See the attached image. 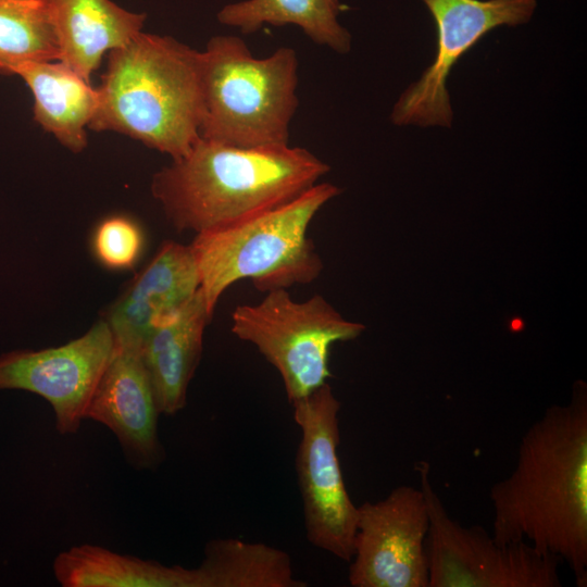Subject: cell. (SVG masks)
<instances>
[{
  "label": "cell",
  "instance_id": "obj_1",
  "mask_svg": "<svg viewBox=\"0 0 587 587\" xmlns=\"http://www.w3.org/2000/svg\"><path fill=\"white\" fill-rule=\"evenodd\" d=\"M492 537L559 558L587 586V390L552 405L524 433L514 470L489 490Z\"/></svg>",
  "mask_w": 587,
  "mask_h": 587
},
{
  "label": "cell",
  "instance_id": "obj_20",
  "mask_svg": "<svg viewBox=\"0 0 587 587\" xmlns=\"http://www.w3.org/2000/svg\"><path fill=\"white\" fill-rule=\"evenodd\" d=\"M59 60L50 0H0V74L26 63Z\"/></svg>",
  "mask_w": 587,
  "mask_h": 587
},
{
  "label": "cell",
  "instance_id": "obj_2",
  "mask_svg": "<svg viewBox=\"0 0 587 587\" xmlns=\"http://www.w3.org/2000/svg\"><path fill=\"white\" fill-rule=\"evenodd\" d=\"M328 172L305 148H247L200 137L152 176L151 192L174 228L199 234L288 202Z\"/></svg>",
  "mask_w": 587,
  "mask_h": 587
},
{
  "label": "cell",
  "instance_id": "obj_3",
  "mask_svg": "<svg viewBox=\"0 0 587 587\" xmlns=\"http://www.w3.org/2000/svg\"><path fill=\"white\" fill-rule=\"evenodd\" d=\"M108 54L89 128L129 136L172 160L188 152L204 114L202 51L142 30Z\"/></svg>",
  "mask_w": 587,
  "mask_h": 587
},
{
  "label": "cell",
  "instance_id": "obj_19",
  "mask_svg": "<svg viewBox=\"0 0 587 587\" xmlns=\"http://www.w3.org/2000/svg\"><path fill=\"white\" fill-rule=\"evenodd\" d=\"M201 569L208 587H304L289 554L263 542L217 538L207 542Z\"/></svg>",
  "mask_w": 587,
  "mask_h": 587
},
{
  "label": "cell",
  "instance_id": "obj_5",
  "mask_svg": "<svg viewBox=\"0 0 587 587\" xmlns=\"http://www.w3.org/2000/svg\"><path fill=\"white\" fill-rule=\"evenodd\" d=\"M202 55L201 138L247 148L288 146L299 105L296 50L279 47L255 58L240 37L221 35Z\"/></svg>",
  "mask_w": 587,
  "mask_h": 587
},
{
  "label": "cell",
  "instance_id": "obj_7",
  "mask_svg": "<svg viewBox=\"0 0 587 587\" xmlns=\"http://www.w3.org/2000/svg\"><path fill=\"white\" fill-rule=\"evenodd\" d=\"M426 499L429 526L425 542L428 587H561L553 555L526 541L499 544L482 526L453 520L430 482L427 461L415 464Z\"/></svg>",
  "mask_w": 587,
  "mask_h": 587
},
{
  "label": "cell",
  "instance_id": "obj_8",
  "mask_svg": "<svg viewBox=\"0 0 587 587\" xmlns=\"http://www.w3.org/2000/svg\"><path fill=\"white\" fill-rule=\"evenodd\" d=\"M291 404L301 433L295 465L308 541L350 562L358 505L347 490L338 458L340 402L326 383Z\"/></svg>",
  "mask_w": 587,
  "mask_h": 587
},
{
  "label": "cell",
  "instance_id": "obj_11",
  "mask_svg": "<svg viewBox=\"0 0 587 587\" xmlns=\"http://www.w3.org/2000/svg\"><path fill=\"white\" fill-rule=\"evenodd\" d=\"M113 349V334L101 319L65 345L3 353L0 390L20 389L42 397L52 407L57 430L76 434Z\"/></svg>",
  "mask_w": 587,
  "mask_h": 587
},
{
  "label": "cell",
  "instance_id": "obj_9",
  "mask_svg": "<svg viewBox=\"0 0 587 587\" xmlns=\"http://www.w3.org/2000/svg\"><path fill=\"white\" fill-rule=\"evenodd\" d=\"M437 28L434 62L411 84L394 105L397 126L451 127L453 111L446 87L458 60L486 34L499 26L527 23L536 0H421Z\"/></svg>",
  "mask_w": 587,
  "mask_h": 587
},
{
  "label": "cell",
  "instance_id": "obj_6",
  "mask_svg": "<svg viewBox=\"0 0 587 587\" xmlns=\"http://www.w3.org/2000/svg\"><path fill=\"white\" fill-rule=\"evenodd\" d=\"M363 329L321 295L296 301L287 289L266 291L259 303L238 305L232 314L233 334L252 344L277 370L290 403L327 383L332 346L357 338Z\"/></svg>",
  "mask_w": 587,
  "mask_h": 587
},
{
  "label": "cell",
  "instance_id": "obj_16",
  "mask_svg": "<svg viewBox=\"0 0 587 587\" xmlns=\"http://www.w3.org/2000/svg\"><path fill=\"white\" fill-rule=\"evenodd\" d=\"M15 75L33 95L34 120L71 151H83L99 105L98 89L59 60L26 63Z\"/></svg>",
  "mask_w": 587,
  "mask_h": 587
},
{
  "label": "cell",
  "instance_id": "obj_18",
  "mask_svg": "<svg viewBox=\"0 0 587 587\" xmlns=\"http://www.w3.org/2000/svg\"><path fill=\"white\" fill-rule=\"evenodd\" d=\"M342 10L339 0H245L223 7L217 20L242 34L254 33L264 24L297 25L315 43L347 53L351 36L338 21Z\"/></svg>",
  "mask_w": 587,
  "mask_h": 587
},
{
  "label": "cell",
  "instance_id": "obj_13",
  "mask_svg": "<svg viewBox=\"0 0 587 587\" xmlns=\"http://www.w3.org/2000/svg\"><path fill=\"white\" fill-rule=\"evenodd\" d=\"M200 287L190 246L164 242L107 311L114 345L141 351L152 329L176 313Z\"/></svg>",
  "mask_w": 587,
  "mask_h": 587
},
{
  "label": "cell",
  "instance_id": "obj_4",
  "mask_svg": "<svg viewBox=\"0 0 587 587\" xmlns=\"http://www.w3.org/2000/svg\"><path fill=\"white\" fill-rule=\"evenodd\" d=\"M340 191L330 183H317L280 205L196 234L189 246L210 312L214 313L223 292L240 279H251L265 292L314 280L323 265L307 230L316 213Z\"/></svg>",
  "mask_w": 587,
  "mask_h": 587
},
{
  "label": "cell",
  "instance_id": "obj_21",
  "mask_svg": "<svg viewBox=\"0 0 587 587\" xmlns=\"http://www.w3.org/2000/svg\"><path fill=\"white\" fill-rule=\"evenodd\" d=\"M142 234L139 226L125 216H111L100 223L93 236V251L110 268H129L137 261Z\"/></svg>",
  "mask_w": 587,
  "mask_h": 587
},
{
  "label": "cell",
  "instance_id": "obj_14",
  "mask_svg": "<svg viewBox=\"0 0 587 587\" xmlns=\"http://www.w3.org/2000/svg\"><path fill=\"white\" fill-rule=\"evenodd\" d=\"M212 315L199 287L145 340L141 358L160 413L173 415L185 408L188 386L201 357L204 329Z\"/></svg>",
  "mask_w": 587,
  "mask_h": 587
},
{
  "label": "cell",
  "instance_id": "obj_10",
  "mask_svg": "<svg viewBox=\"0 0 587 587\" xmlns=\"http://www.w3.org/2000/svg\"><path fill=\"white\" fill-rule=\"evenodd\" d=\"M428 526L421 487L400 485L379 501L358 505L350 586L428 587Z\"/></svg>",
  "mask_w": 587,
  "mask_h": 587
},
{
  "label": "cell",
  "instance_id": "obj_12",
  "mask_svg": "<svg viewBox=\"0 0 587 587\" xmlns=\"http://www.w3.org/2000/svg\"><path fill=\"white\" fill-rule=\"evenodd\" d=\"M160 414L141 351L114 345L85 419L107 426L136 470H155L165 451L158 435Z\"/></svg>",
  "mask_w": 587,
  "mask_h": 587
},
{
  "label": "cell",
  "instance_id": "obj_15",
  "mask_svg": "<svg viewBox=\"0 0 587 587\" xmlns=\"http://www.w3.org/2000/svg\"><path fill=\"white\" fill-rule=\"evenodd\" d=\"M59 61L91 83L102 58L142 32L146 14L111 0H50Z\"/></svg>",
  "mask_w": 587,
  "mask_h": 587
},
{
  "label": "cell",
  "instance_id": "obj_17",
  "mask_svg": "<svg viewBox=\"0 0 587 587\" xmlns=\"http://www.w3.org/2000/svg\"><path fill=\"white\" fill-rule=\"evenodd\" d=\"M52 569L63 587H205L199 566L165 565L87 544L60 552Z\"/></svg>",
  "mask_w": 587,
  "mask_h": 587
}]
</instances>
